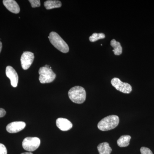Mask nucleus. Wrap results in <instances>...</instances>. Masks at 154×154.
Here are the masks:
<instances>
[{"instance_id":"f257e3e1","label":"nucleus","mask_w":154,"mask_h":154,"mask_svg":"<svg viewBox=\"0 0 154 154\" xmlns=\"http://www.w3.org/2000/svg\"><path fill=\"white\" fill-rule=\"evenodd\" d=\"M119 117L117 116H108L99 122L98 128L102 131L110 130L116 127L119 123Z\"/></svg>"},{"instance_id":"f03ea898","label":"nucleus","mask_w":154,"mask_h":154,"mask_svg":"<svg viewBox=\"0 0 154 154\" xmlns=\"http://www.w3.org/2000/svg\"><path fill=\"white\" fill-rule=\"evenodd\" d=\"M68 95L70 99L76 104H82L86 100L85 90L80 86H75L70 89Z\"/></svg>"},{"instance_id":"7ed1b4c3","label":"nucleus","mask_w":154,"mask_h":154,"mask_svg":"<svg viewBox=\"0 0 154 154\" xmlns=\"http://www.w3.org/2000/svg\"><path fill=\"white\" fill-rule=\"evenodd\" d=\"M48 38L51 44L61 52L63 53L69 52L68 45L56 32H51Z\"/></svg>"},{"instance_id":"20e7f679","label":"nucleus","mask_w":154,"mask_h":154,"mask_svg":"<svg viewBox=\"0 0 154 154\" xmlns=\"http://www.w3.org/2000/svg\"><path fill=\"white\" fill-rule=\"evenodd\" d=\"M39 80L41 84L52 82L55 79L56 75L52 70L45 66L40 67L38 70Z\"/></svg>"},{"instance_id":"39448f33","label":"nucleus","mask_w":154,"mask_h":154,"mask_svg":"<svg viewBox=\"0 0 154 154\" xmlns=\"http://www.w3.org/2000/svg\"><path fill=\"white\" fill-rule=\"evenodd\" d=\"M40 144V140L37 137H27L22 142V147L25 150L33 152L38 148Z\"/></svg>"},{"instance_id":"423d86ee","label":"nucleus","mask_w":154,"mask_h":154,"mask_svg":"<svg viewBox=\"0 0 154 154\" xmlns=\"http://www.w3.org/2000/svg\"><path fill=\"white\" fill-rule=\"evenodd\" d=\"M112 86L117 90L124 94H130L132 91V87L128 83L121 82L119 79L114 78L111 81Z\"/></svg>"},{"instance_id":"0eeeda50","label":"nucleus","mask_w":154,"mask_h":154,"mask_svg":"<svg viewBox=\"0 0 154 154\" xmlns=\"http://www.w3.org/2000/svg\"><path fill=\"white\" fill-rule=\"evenodd\" d=\"M34 59V55L30 51H25L21 57V65L24 70H27L31 66Z\"/></svg>"},{"instance_id":"6e6552de","label":"nucleus","mask_w":154,"mask_h":154,"mask_svg":"<svg viewBox=\"0 0 154 154\" xmlns=\"http://www.w3.org/2000/svg\"><path fill=\"white\" fill-rule=\"evenodd\" d=\"M6 74L11 80L12 87L14 88L17 87L19 81V77L15 69L11 66H7L6 69Z\"/></svg>"},{"instance_id":"1a4fd4ad","label":"nucleus","mask_w":154,"mask_h":154,"mask_svg":"<svg viewBox=\"0 0 154 154\" xmlns=\"http://www.w3.org/2000/svg\"><path fill=\"white\" fill-rule=\"evenodd\" d=\"M25 126L26 124L24 122H14L8 125L6 130L10 133H16L24 129Z\"/></svg>"},{"instance_id":"9d476101","label":"nucleus","mask_w":154,"mask_h":154,"mask_svg":"<svg viewBox=\"0 0 154 154\" xmlns=\"http://www.w3.org/2000/svg\"><path fill=\"white\" fill-rule=\"evenodd\" d=\"M57 127L63 131H67L72 128V124L69 120L66 118H59L56 120Z\"/></svg>"},{"instance_id":"9b49d317","label":"nucleus","mask_w":154,"mask_h":154,"mask_svg":"<svg viewBox=\"0 0 154 154\" xmlns=\"http://www.w3.org/2000/svg\"><path fill=\"white\" fill-rule=\"evenodd\" d=\"M3 3L7 9L12 13L18 14L20 12L19 6L14 0H4Z\"/></svg>"},{"instance_id":"f8f14e48","label":"nucleus","mask_w":154,"mask_h":154,"mask_svg":"<svg viewBox=\"0 0 154 154\" xmlns=\"http://www.w3.org/2000/svg\"><path fill=\"white\" fill-rule=\"evenodd\" d=\"M44 5L47 10H51L60 8L62 6V3L60 1L57 0H48L45 2Z\"/></svg>"},{"instance_id":"ddd939ff","label":"nucleus","mask_w":154,"mask_h":154,"mask_svg":"<svg viewBox=\"0 0 154 154\" xmlns=\"http://www.w3.org/2000/svg\"><path fill=\"white\" fill-rule=\"evenodd\" d=\"M99 154H110L112 152V149L107 142L102 143L97 146Z\"/></svg>"},{"instance_id":"4468645a","label":"nucleus","mask_w":154,"mask_h":154,"mask_svg":"<svg viewBox=\"0 0 154 154\" xmlns=\"http://www.w3.org/2000/svg\"><path fill=\"white\" fill-rule=\"evenodd\" d=\"M131 139L130 136L128 135L122 136L117 141V145L120 147L128 146L129 145Z\"/></svg>"},{"instance_id":"2eb2a0df","label":"nucleus","mask_w":154,"mask_h":154,"mask_svg":"<svg viewBox=\"0 0 154 154\" xmlns=\"http://www.w3.org/2000/svg\"><path fill=\"white\" fill-rule=\"evenodd\" d=\"M110 45L113 48V51L116 55H119L122 53V48L120 42L113 39L110 42Z\"/></svg>"},{"instance_id":"dca6fc26","label":"nucleus","mask_w":154,"mask_h":154,"mask_svg":"<svg viewBox=\"0 0 154 154\" xmlns=\"http://www.w3.org/2000/svg\"><path fill=\"white\" fill-rule=\"evenodd\" d=\"M105 36L103 33H94L89 37V40L91 42H95L100 39L105 38Z\"/></svg>"},{"instance_id":"f3484780","label":"nucleus","mask_w":154,"mask_h":154,"mask_svg":"<svg viewBox=\"0 0 154 154\" xmlns=\"http://www.w3.org/2000/svg\"><path fill=\"white\" fill-rule=\"evenodd\" d=\"M29 2L33 8H38L40 6V1L39 0H29Z\"/></svg>"},{"instance_id":"a211bd4d","label":"nucleus","mask_w":154,"mask_h":154,"mask_svg":"<svg viewBox=\"0 0 154 154\" xmlns=\"http://www.w3.org/2000/svg\"><path fill=\"white\" fill-rule=\"evenodd\" d=\"M141 154H153L152 152L148 148L142 147L140 149Z\"/></svg>"},{"instance_id":"6ab92c4d","label":"nucleus","mask_w":154,"mask_h":154,"mask_svg":"<svg viewBox=\"0 0 154 154\" xmlns=\"http://www.w3.org/2000/svg\"><path fill=\"white\" fill-rule=\"evenodd\" d=\"M0 154H7V149L5 146L0 143Z\"/></svg>"},{"instance_id":"aec40b11","label":"nucleus","mask_w":154,"mask_h":154,"mask_svg":"<svg viewBox=\"0 0 154 154\" xmlns=\"http://www.w3.org/2000/svg\"><path fill=\"white\" fill-rule=\"evenodd\" d=\"M6 114L5 110L3 108H0V118L4 117L6 115Z\"/></svg>"},{"instance_id":"412c9836","label":"nucleus","mask_w":154,"mask_h":154,"mask_svg":"<svg viewBox=\"0 0 154 154\" xmlns=\"http://www.w3.org/2000/svg\"><path fill=\"white\" fill-rule=\"evenodd\" d=\"M2 42L0 41V53L2 51Z\"/></svg>"},{"instance_id":"4be33fe9","label":"nucleus","mask_w":154,"mask_h":154,"mask_svg":"<svg viewBox=\"0 0 154 154\" xmlns=\"http://www.w3.org/2000/svg\"><path fill=\"white\" fill-rule=\"evenodd\" d=\"M21 154H33L32 153L30 152H26L22 153Z\"/></svg>"}]
</instances>
